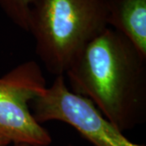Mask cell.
<instances>
[{
	"instance_id": "cell-1",
	"label": "cell",
	"mask_w": 146,
	"mask_h": 146,
	"mask_svg": "<svg viewBox=\"0 0 146 146\" xmlns=\"http://www.w3.org/2000/svg\"><path fill=\"white\" fill-rule=\"evenodd\" d=\"M65 76L71 90L89 98L120 131L146 121V56L107 27Z\"/></svg>"
},
{
	"instance_id": "cell-2",
	"label": "cell",
	"mask_w": 146,
	"mask_h": 146,
	"mask_svg": "<svg viewBox=\"0 0 146 146\" xmlns=\"http://www.w3.org/2000/svg\"><path fill=\"white\" fill-rule=\"evenodd\" d=\"M106 0H33L29 29L49 73L64 76L108 27Z\"/></svg>"
},
{
	"instance_id": "cell-3",
	"label": "cell",
	"mask_w": 146,
	"mask_h": 146,
	"mask_svg": "<svg viewBox=\"0 0 146 146\" xmlns=\"http://www.w3.org/2000/svg\"><path fill=\"white\" fill-rule=\"evenodd\" d=\"M46 88L42 68L33 60L0 77V135L11 144L51 145L50 134L36 122L29 108Z\"/></svg>"
},
{
	"instance_id": "cell-4",
	"label": "cell",
	"mask_w": 146,
	"mask_h": 146,
	"mask_svg": "<svg viewBox=\"0 0 146 146\" xmlns=\"http://www.w3.org/2000/svg\"><path fill=\"white\" fill-rule=\"evenodd\" d=\"M37 123L59 121L72 126L94 146H145L133 143L87 98L70 90L64 76H58L31 102Z\"/></svg>"
},
{
	"instance_id": "cell-5",
	"label": "cell",
	"mask_w": 146,
	"mask_h": 146,
	"mask_svg": "<svg viewBox=\"0 0 146 146\" xmlns=\"http://www.w3.org/2000/svg\"><path fill=\"white\" fill-rule=\"evenodd\" d=\"M108 27L146 56V0H106Z\"/></svg>"
},
{
	"instance_id": "cell-6",
	"label": "cell",
	"mask_w": 146,
	"mask_h": 146,
	"mask_svg": "<svg viewBox=\"0 0 146 146\" xmlns=\"http://www.w3.org/2000/svg\"><path fill=\"white\" fill-rule=\"evenodd\" d=\"M33 0H0V8L16 26L28 32Z\"/></svg>"
},
{
	"instance_id": "cell-7",
	"label": "cell",
	"mask_w": 146,
	"mask_h": 146,
	"mask_svg": "<svg viewBox=\"0 0 146 146\" xmlns=\"http://www.w3.org/2000/svg\"><path fill=\"white\" fill-rule=\"evenodd\" d=\"M8 146H51L50 145H35V144H26V143H18V144H11ZM72 146V145H68Z\"/></svg>"
},
{
	"instance_id": "cell-8",
	"label": "cell",
	"mask_w": 146,
	"mask_h": 146,
	"mask_svg": "<svg viewBox=\"0 0 146 146\" xmlns=\"http://www.w3.org/2000/svg\"><path fill=\"white\" fill-rule=\"evenodd\" d=\"M9 145H11L10 141L0 135V146H8Z\"/></svg>"
}]
</instances>
